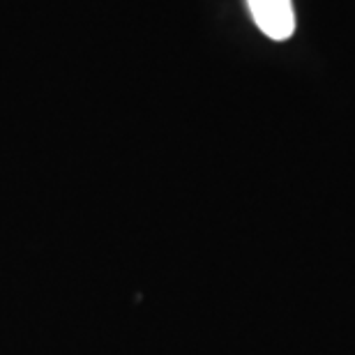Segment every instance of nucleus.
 Returning a JSON list of instances; mask_svg holds the SVG:
<instances>
[{
	"label": "nucleus",
	"instance_id": "obj_1",
	"mask_svg": "<svg viewBox=\"0 0 355 355\" xmlns=\"http://www.w3.org/2000/svg\"><path fill=\"white\" fill-rule=\"evenodd\" d=\"M252 19L270 40L284 42L295 31V14L291 0H247Z\"/></svg>",
	"mask_w": 355,
	"mask_h": 355
}]
</instances>
